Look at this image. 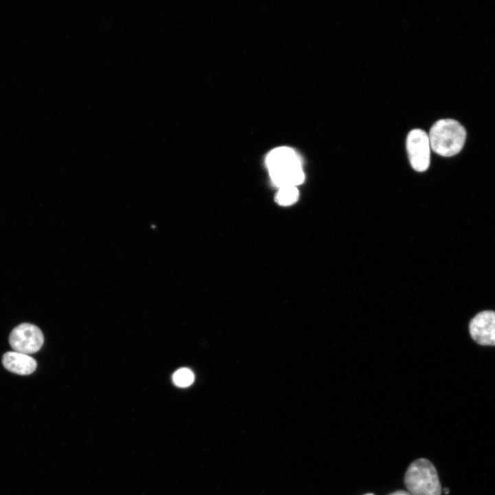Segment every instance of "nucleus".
<instances>
[{"mask_svg":"<svg viewBox=\"0 0 495 495\" xmlns=\"http://www.w3.org/2000/svg\"><path fill=\"white\" fill-rule=\"evenodd\" d=\"M2 364L9 371L21 375L32 373L36 368V362L28 354L17 351H8L2 357Z\"/></svg>","mask_w":495,"mask_h":495,"instance_id":"7","label":"nucleus"},{"mask_svg":"<svg viewBox=\"0 0 495 495\" xmlns=\"http://www.w3.org/2000/svg\"><path fill=\"white\" fill-rule=\"evenodd\" d=\"M431 149L443 157L459 153L466 140L465 128L453 119H441L430 128L428 134Z\"/></svg>","mask_w":495,"mask_h":495,"instance_id":"2","label":"nucleus"},{"mask_svg":"<svg viewBox=\"0 0 495 495\" xmlns=\"http://www.w3.org/2000/svg\"><path fill=\"white\" fill-rule=\"evenodd\" d=\"M194 374L188 368H182L176 371L173 375L174 384L182 388L189 386L194 382Z\"/></svg>","mask_w":495,"mask_h":495,"instance_id":"9","label":"nucleus"},{"mask_svg":"<svg viewBox=\"0 0 495 495\" xmlns=\"http://www.w3.org/2000/svg\"><path fill=\"white\" fill-rule=\"evenodd\" d=\"M44 338L41 329L30 323H22L12 329L9 343L14 351L32 354L42 347Z\"/></svg>","mask_w":495,"mask_h":495,"instance_id":"5","label":"nucleus"},{"mask_svg":"<svg viewBox=\"0 0 495 495\" xmlns=\"http://www.w3.org/2000/svg\"><path fill=\"white\" fill-rule=\"evenodd\" d=\"M364 495H374V494H371V493H368V494H364Z\"/></svg>","mask_w":495,"mask_h":495,"instance_id":"12","label":"nucleus"},{"mask_svg":"<svg viewBox=\"0 0 495 495\" xmlns=\"http://www.w3.org/2000/svg\"><path fill=\"white\" fill-rule=\"evenodd\" d=\"M266 166L272 182L278 188L296 187L305 180L301 157L289 147L272 150L266 157Z\"/></svg>","mask_w":495,"mask_h":495,"instance_id":"1","label":"nucleus"},{"mask_svg":"<svg viewBox=\"0 0 495 495\" xmlns=\"http://www.w3.org/2000/svg\"><path fill=\"white\" fill-rule=\"evenodd\" d=\"M404 483L411 495H441V487L437 471L426 459L410 463L404 476Z\"/></svg>","mask_w":495,"mask_h":495,"instance_id":"3","label":"nucleus"},{"mask_svg":"<svg viewBox=\"0 0 495 495\" xmlns=\"http://www.w3.org/2000/svg\"><path fill=\"white\" fill-rule=\"evenodd\" d=\"M389 495H411L408 492L398 490Z\"/></svg>","mask_w":495,"mask_h":495,"instance_id":"10","label":"nucleus"},{"mask_svg":"<svg viewBox=\"0 0 495 495\" xmlns=\"http://www.w3.org/2000/svg\"><path fill=\"white\" fill-rule=\"evenodd\" d=\"M444 492H445L446 494H448V493H449V489H448V488H445V489H444Z\"/></svg>","mask_w":495,"mask_h":495,"instance_id":"11","label":"nucleus"},{"mask_svg":"<svg viewBox=\"0 0 495 495\" xmlns=\"http://www.w3.org/2000/svg\"><path fill=\"white\" fill-rule=\"evenodd\" d=\"M298 196L299 192L296 186H284L279 188L276 200L281 206H289L298 200Z\"/></svg>","mask_w":495,"mask_h":495,"instance_id":"8","label":"nucleus"},{"mask_svg":"<svg viewBox=\"0 0 495 495\" xmlns=\"http://www.w3.org/2000/svg\"><path fill=\"white\" fill-rule=\"evenodd\" d=\"M430 143L428 134L420 129L411 130L406 138V150L412 168L426 171L430 163Z\"/></svg>","mask_w":495,"mask_h":495,"instance_id":"4","label":"nucleus"},{"mask_svg":"<svg viewBox=\"0 0 495 495\" xmlns=\"http://www.w3.org/2000/svg\"><path fill=\"white\" fill-rule=\"evenodd\" d=\"M469 331L472 338L484 346H495V311H483L470 321Z\"/></svg>","mask_w":495,"mask_h":495,"instance_id":"6","label":"nucleus"}]
</instances>
